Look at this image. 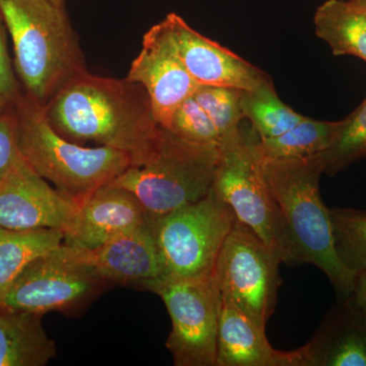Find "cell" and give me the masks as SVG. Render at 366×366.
I'll return each mask as SVG.
<instances>
[{"mask_svg": "<svg viewBox=\"0 0 366 366\" xmlns=\"http://www.w3.org/2000/svg\"><path fill=\"white\" fill-rule=\"evenodd\" d=\"M43 107L50 124L69 141L127 152L132 165L150 153L163 129L143 86L88 71L69 79Z\"/></svg>", "mask_w": 366, "mask_h": 366, "instance_id": "obj_1", "label": "cell"}, {"mask_svg": "<svg viewBox=\"0 0 366 366\" xmlns=\"http://www.w3.org/2000/svg\"><path fill=\"white\" fill-rule=\"evenodd\" d=\"M262 170L280 215L289 264H314L326 274L340 300H346L352 292L355 276L344 267L335 249L329 208L320 192V178L325 173L320 154L262 160Z\"/></svg>", "mask_w": 366, "mask_h": 366, "instance_id": "obj_2", "label": "cell"}, {"mask_svg": "<svg viewBox=\"0 0 366 366\" xmlns=\"http://www.w3.org/2000/svg\"><path fill=\"white\" fill-rule=\"evenodd\" d=\"M14 47V67L28 97L46 106L69 79L86 71L64 7L51 0H0Z\"/></svg>", "mask_w": 366, "mask_h": 366, "instance_id": "obj_3", "label": "cell"}, {"mask_svg": "<svg viewBox=\"0 0 366 366\" xmlns=\"http://www.w3.org/2000/svg\"><path fill=\"white\" fill-rule=\"evenodd\" d=\"M19 151L41 177L81 201L132 166L131 154L107 146L86 147L55 131L44 107L28 96L16 104Z\"/></svg>", "mask_w": 366, "mask_h": 366, "instance_id": "obj_4", "label": "cell"}, {"mask_svg": "<svg viewBox=\"0 0 366 366\" xmlns=\"http://www.w3.org/2000/svg\"><path fill=\"white\" fill-rule=\"evenodd\" d=\"M219 158L220 147L189 143L162 129L144 160L129 166L109 184L134 194L148 220L153 221L206 197Z\"/></svg>", "mask_w": 366, "mask_h": 366, "instance_id": "obj_5", "label": "cell"}, {"mask_svg": "<svg viewBox=\"0 0 366 366\" xmlns=\"http://www.w3.org/2000/svg\"><path fill=\"white\" fill-rule=\"evenodd\" d=\"M259 137L252 124L220 146V158L212 189L227 204L236 219L259 236L289 264L287 242L278 208L269 192L259 151Z\"/></svg>", "mask_w": 366, "mask_h": 366, "instance_id": "obj_6", "label": "cell"}, {"mask_svg": "<svg viewBox=\"0 0 366 366\" xmlns=\"http://www.w3.org/2000/svg\"><path fill=\"white\" fill-rule=\"evenodd\" d=\"M235 221L232 209L213 189L196 203L150 221L162 259L163 278H214L219 254Z\"/></svg>", "mask_w": 366, "mask_h": 366, "instance_id": "obj_7", "label": "cell"}, {"mask_svg": "<svg viewBox=\"0 0 366 366\" xmlns=\"http://www.w3.org/2000/svg\"><path fill=\"white\" fill-rule=\"evenodd\" d=\"M108 287L78 247L62 242L26 264L0 307L44 315L78 312Z\"/></svg>", "mask_w": 366, "mask_h": 366, "instance_id": "obj_8", "label": "cell"}, {"mask_svg": "<svg viewBox=\"0 0 366 366\" xmlns=\"http://www.w3.org/2000/svg\"><path fill=\"white\" fill-rule=\"evenodd\" d=\"M281 264L280 257L236 219L219 254L214 277L221 296L266 330L282 284Z\"/></svg>", "mask_w": 366, "mask_h": 366, "instance_id": "obj_9", "label": "cell"}, {"mask_svg": "<svg viewBox=\"0 0 366 366\" xmlns=\"http://www.w3.org/2000/svg\"><path fill=\"white\" fill-rule=\"evenodd\" d=\"M163 300L171 320L166 348L177 366H216L221 295L215 277L159 279L144 286Z\"/></svg>", "mask_w": 366, "mask_h": 366, "instance_id": "obj_10", "label": "cell"}, {"mask_svg": "<svg viewBox=\"0 0 366 366\" xmlns=\"http://www.w3.org/2000/svg\"><path fill=\"white\" fill-rule=\"evenodd\" d=\"M79 206V199L50 184L21 155L0 182V228L51 229L66 233Z\"/></svg>", "mask_w": 366, "mask_h": 366, "instance_id": "obj_11", "label": "cell"}, {"mask_svg": "<svg viewBox=\"0 0 366 366\" xmlns=\"http://www.w3.org/2000/svg\"><path fill=\"white\" fill-rule=\"evenodd\" d=\"M127 79L143 86L156 122L166 129L179 106L199 86L183 66L162 21L144 34L141 52Z\"/></svg>", "mask_w": 366, "mask_h": 366, "instance_id": "obj_12", "label": "cell"}, {"mask_svg": "<svg viewBox=\"0 0 366 366\" xmlns=\"http://www.w3.org/2000/svg\"><path fill=\"white\" fill-rule=\"evenodd\" d=\"M162 23L183 66L197 85L254 91L272 81L266 72L204 37L177 14H167Z\"/></svg>", "mask_w": 366, "mask_h": 366, "instance_id": "obj_13", "label": "cell"}, {"mask_svg": "<svg viewBox=\"0 0 366 366\" xmlns=\"http://www.w3.org/2000/svg\"><path fill=\"white\" fill-rule=\"evenodd\" d=\"M134 194L106 184L79 201V211L64 242L83 249H95L117 236L148 223Z\"/></svg>", "mask_w": 366, "mask_h": 366, "instance_id": "obj_14", "label": "cell"}, {"mask_svg": "<svg viewBox=\"0 0 366 366\" xmlns=\"http://www.w3.org/2000/svg\"><path fill=\"white\" fill-rule=\"evenodd\" d=\"M81 250L86 262L108 286L119 284L144 289L164 277L162 259L150 221L97 249Z\"/></svg>", "mask_w": 366, "mask_h": 366, "instance_id": "obj_15", "label": "cell"}, {"mask_svg": "<svg viewBox=\"0 0 366 366\" xmlns=\"http://www.w3.org/2000/svg\"><path fill=\"white\" fill-rule=\"evenodd\" d=\"M216 366H307L303 347L293 351L273 348L266 330L221 296Z\"/></svg>", "mask_w": 366, "mask_h": 366, "instance_id": "obj_16", "label": "cell"}, {"mask_svg": "<svg viewBox=\"0 0 366 366\" xmlns=\"http://www.w3.org/2000/svg\"><path fill=\"white\" fill-rule=\"evenodd\" d=\"M303 350L307 366H366V317L341 300Z\"/></svg>", "mask_w": 366, "mask_h": 366, "instance_id": "obj_17", "label": "cell"}, {"mask_svg": "<svg viewBox=\"0 0 366 366\" xmlns=\"http://www.w3.org/2000/svg\"><path fill=\"white\" fill-rule=\"evenodd\" d=\"M42 317L0 307V366H45L56 356Z\"/></svg>", "mask_w": 366, "mask_h": 366, "instance_id": "obj_18", "label": "cell"}, {"mask_svg": "<svg viewBox=\"0 0 366 366\" xmlns=\"http://www.w3.org/2000/svg\"><path fill=\"white\" fill-rule=\"evenodd\" d=\"M315 34L336 56L353 55L366 62V9L352 0H327L315 14Z\"/></svg>", "mask_w": 366, "mask_h": 366, "instance_id": "obj_19", "label": "cell"}, {"mask_svg": "<svg viewBox=\"0 0 366 366\" xmlns=\"http://www.w3.org/2000/svg\"><path fill=\"white\" fill-rule=\"evenodd\" d=\"M340 122H322L305 117L295 127L281 136L259 139L262 160L302 159L324 153L336 141Z\"/></svg>", "mask_w": 366, "mask_h": 366, "instance_id": "obj_20", "label": "cell"}, {"mask_svg": "<svg viewBox=\"0 0 366 366\" xmlns=\"http://www.w3.org/2000/svg\"><path fill=\"white\" fill-rule=\"evenodd\" d=\"M64 233L51 229L16 231L0 228V298L26 264L64 242Z\"/></svg>", "mask_w": 366, "mask_h": 366, "instance_id": "obj_21", "label": "cell"}, {"mask_svg": "<svg viewBox=\"0 0 366 366\" xmlns=\"http://www.w3.org/2000/svg\"><path fill=\"white\" fill-rule=\"evenodd\" d=\"M242 110L262 139L281 136L305 118L281 100L272 81L243 91Z\"/></svg>", "mask_w": 366, "mask_h": 366, "instance_id": "obj_22", "label": "cell"}, {"mask_svg": "<svg viewBox=\"0 0 366 366\" xmlns=\"http://www.w3.org/2000/svg\"><path fill=\"white\" fill-rule=\"evenodd\" d=\"M329 212L337 255L356 276L366 269V211L331 208Z\"/></svg>", "mask_w": 366, "mask_h": 366, "instance_id": "obj_23", "label": "cell"}, {"mask_svg": "<svg viewBox=\"0 0 366 366\" xmlns=\"http://www.w3.org/2000/svg\"><path fill=\"white\" fill-rule=\"evenodd\" d=\"M242 92L226 86H199L192 94L215 125L220 146L239 132L243 119Z\"/></svg>", "mask_w": 366, "mask_h": 366, "instance_id": "obj_24", "label": "cell"}, {"mask_svg": "<svg viewBox=\"0 0 366 366\" xmlns=\"http://www.w3.org/2000/svg\"><path fill=\"white\" fill-rule=\"evenodd\" d=\"M320 157L324 161L325 173L329 175L366 158V98L355 112L342 120L336 141Z\"/></svg>", "mask_w": 366, "mask_h": 366, "instance_id": "obj_25", "label": "cell"}, {"mask_svg": "<svg viewBox=\"0 0 366 366\" xmlns=\"http://www.w3.org/2000/svg\"><path fill=\"white\" fill-rule=\"evenodd\" d=\"M169 131L189 143L220 147L215 125L194 96L187 98L174 113Z\"/></svg>", "mask_w": 366, "mask_h": 366, "instance_id": "obj_26", "label": "cell"}, {"mask_svg": "<svg viewBox=\"0 0 366 366\" xmlns=\"http://www.w3.org/2000/svg\"><path fill=\"white\" fill-rule=\"evenodd\" d=\"M18 142V112L16 105L0 115V182L20 157Z\"/></svg>", "mask_w": 366, "mask_h": 366, "instance_id": "obj_27", "label": "cell"}, {"mask_svg": "<svg viewBox=\"0 0 366 366\" xmlns=\"http://www.w3.org/2000/svg\"><path fill=\"white\" fill-rule=\"evenodd\" d=\"M7 31L0 14V92L16 105L25 95L7 48Z\"/></svg>", "mask_w": 366, "mask_h": 366, "instance_id": "obj_28", "label": "cell"}, {"mask_svg": "<svg viewBox=\"0 0 366 366\" xmlns=\"http://www.w3.org/2000/svg\"><path fill=\"white\" fill-rule=\"evenodd\" d=\"M344 300L366 317V269L356 274L352 292Z\"/></svg>", "mask_w": 366, "mask_h": 366, "instance_id": "obj_29", "label": "cell"}, {"mask_svg": "<svg viewBox=\"0 0 366 366\" xmlns=\"http://www.w3.org/2000/svg\"><path fill=\"white\" fill-rule=\"evenodd\" d=\"M13 105V103L9 102V101L6 98V96L0 92V115H1L2 113L6 112V110Z\"/></svg>", "mask_w": 366, "mask_h": 366, "instance_id": "obj_30", "label": "cell"}, {"mask_svg": "<svg viewBox=\"0 0 366 366\" xmlns=\"http://www.w3.org/2000/svg\"><path fill=\"white\" fill-rule=\"evenodd\" d=\"M51 1L54 2V4H57L59 6L64 7L66 0H51Z\"/></svg>", "mask_w": 366, "mask_h": 366, "instance_id": "obj_31", "label": "cell"}, {"mask_svg": "<svg viewBox=\"0 0 366 366\" xmlns=\"http://www.w3.org/2000/svg\"><path fill=\"white\" fill-rule=\"evenodd\" d=\"M354 4H358V6L365 7L366 9V0H352Z\"/></svg>", "mask_w": 366, "mask_h": 366, "instance_id": "obj_32", "label": "cell"}]
</instances>
